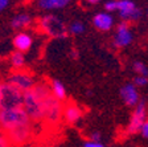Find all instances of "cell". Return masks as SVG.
<instances>
[{
  "instance_id": "cell-1",
  "label": "cell",
  "mask_w": 148,
  "mask_h": 147,
  "mask_svg": "<svg viewBox=\"0 0 148 147\" xmlns=\"http://www.w3.org/2000/svg\"><path fill=\"white\" fill-rule=\"evenodd\" d=\"M29 123H32V121L28 117L24 106L13 109H0V129L4 133L15 129L17 126L29 125Z\"/></svg>"
},
{
  "instance_id": "cell-2",
  "label": "cell",
  "mask_w": 148,
  "mask_h": 147,
  "mask_svg": "<svg viewBox=\"0 0 148 147\" xmlns=\"http://www.w3.org/2000/svg\"><path fill=\"white\" fill-rule=\"evenodd\" d=\"M24 109L32 122L44 121V98L40 97L33 89L24 93Z\"/></svg>"
},
{
  "instance_id": "cell-3",
  "label": "cell",
  "mask_w": 148,
  "mask_h": 147,
  "mask_svg": "<svg viewBox=\"0 0 148 147\" xmlns=\"http://www.w3.org/2000/svg\"><path fill=\"white\" fill-rule=\"evenodd\" d=\"M1 97H0V109H13L21 107L24 105V93L9 82L0 84Z\"/></svg>"
},
{
  "instance_id": "cell-4",
  "label": "cell",
  "mask_w": 148,
  "mask_h": 147,
  "mask_svg": "<svg viewBox=\"0 0 148 147\" xmlns=\"http://www.w3.org/2000/svg\"><path fill=\"white\" fill-rule=\"evenodd\" d=\"M64 118V105L50 93L44 98V121L48 125H57Z\"/></svg>"
},
{
  "instance_id": "cell-5",
  "label": "cell",
  "mask_w": 148,
  "mask_h": 147,
  "mask_svg": "<svg viewBox=\"0 0 148 147\" xmlns=\"http://www.w3.org/2000/svg\"><path fill=\"white\" fill-rule=\"evenodd\" d=\"M40 27L44 33L54 39H66L68 37V28L60 17L54 15H46L40 20Z\"/></svg>"
},
{
  "instance_id": "cell-6",
  "label": "cell",
  "mask_w": 148,
  "mask_h": 147,
  "mask_svg": "<svg viewBox=\"0 0 148 147\" xmlns=\"http://www.w3.org/2000/svg\"><path fill=\"white\" fill-rule=\"evenodd\" d=\"M145 117H147V107H145V102L140 101L138 105L135 106L131 118H130L128 126L126 129V134L127 135H135L138 133H140L143 125L145 122Z\"/></svg>"
},
{
  "instance_id": "cell-7",
  "label": "cell",
  "mask_w": 148,
  "mask_h": 147,
  "mask_svg": "<svg viewBox=\"0 0 148 147\" xmlns=\"http://www.w3.org/2000/svg\"><path fill=\"white\" fill-rule=\"evenodd\" d=\"M11 85L16 86L18 90H21L23 93H27L29 90H32L36 85V80H34V77L32 76L29 72L27 70H16L13 72L11 76L8 77V81Z\"/></svg>"
},
{
  "instance_id": "cell-8",
  "label": "cell",
  "mask_w": 148,
  "mask_h": 147,
  "mask_svg": "<svg viewBox=\"0 0 148 147\" xmlns=\"http://www.w3.org/2000/svg\"><path fill=\"white\" fill-rule=\"evenodd\" d=\"M5 135L11 144H15V146L25 144L27 142L31 141V138L33 137L32 123L17 126V127H15V129H12V130H8V131H5Z\"/></svg>"
},
{
  "instance_id": "cell-9",
  "label": "cell",
  "mask_w": 148,
  "mask_h": 147,
  "mask_svg": "<svg viewBox=\"0 0 148 147\" xmlns=\"http://www.w3.org/2000/svg\"><path fill=\"white\" fill-rule=\"evenodd\" d=\"M132 43V33L130 31L128 21H120L116 27V32L114 35V45L116 48H124Z\"/></svg>"
},
{
  "instance_id": "cell-10",
  "label": "cell",
  "mask_w": 148,
  "mask_h": 147,
  "mask_svg": "<svg viewBox=\"0 0 148 147\" xmlns=\"http://www.w3.org/2000/svg\"><path fill=\"white\" fill-rule=\"evenodd\" d=\"M120 97H122L123 102L126 104V106L128 107H135L140 102L139 93L135 84H124L122 86V89H120Z\"/></svg>"
},
{
  "instance_id": "cell-11",
  "label": "cell",
  "mask_w": 148,
  "mask_h": 147,
  "mask_svg": "<svg viewBox=\"0 0 148 147\" xmlns=\"http://www.w3.org/2000/svg\"><path fill=\"white\" fill-rule=\"evenodd\" d=\"M92 25L99 29L101 32H107L110 31L112 25H114V19L110 13L107 12H101L97 13L94 17H92Z\"/></svg>"
},
{
  "instance_id": "cell-12",
  "label": "cell",
  "mask_w": 148,
  "mask_h": 147,
  "mask_svg": "<svg viewBox=\"0 0 148 147\" xmlns=\"http://www.w3.org/2000/svg\"><path fill=\"white\" fill-rule=\"evenodd\" d=\"M82 118V110L75 104H66L64 106V119L69 125H74Z\"/></svg>"
},
{
  "instance_id": "cell-13",
  "label": "cell",
  "mask_w": 148,
  "mask_h": 147,
  "mask_svg": "<svg viewBox=\"0 0 148 147\" xmlns=\"http://www.w3.org/2000/svg\"><path fill=\"white\" fill-rule=\"evenodd\" d=\"M32 44H33V39H32L31 35L25 33V32H20L13 37V46L17 52H27L32 48Z\"/></svg>"
},
{
  "instance_id": "cell-14",
  "label": "cell",
  "mask_w": 148,
  "mask_h": 147,
  "mask_svg": "<svg viewBox=\"0 0 148 147\" xmlns=\"http://www.w3.org/2000/svg\"><path fill=\"white\" fill-rule=\"evenodd\" d=\"M31 23H32L31 16L27 15V13H20V15H16L15 17L12 19L11 25H12L13 29H24V28H27Z\"/></svg>"
},
{
  "instance_id": "cell-15",
  "label": "cell",
  "mask_w": 148,
  "mask_h": 147,
  "mask_svg": "<svg viewBox=\"0 0 148 147\" xmlns=\"http://www.w3.org/2000/svg\"><path fill=\"white\" fill-rule=\"evenodd\" d=\"M50 90H52V94L56 98H58L60 101H64L66 98V89H65V85L58 80H53L50 82Z\"/></svg>"
},
{
  "instance_id": "cell-16",
  "label": "cell",
  "mask_w": 148,
  "mask_h": 147,
  "mask_svg": "<svg viewBox=\"0 0 148 147\" xmlns=\"http://www.w3.org/2000/svg\"><path fill=\"white\" fill-rule=\"evenodd\" d=\"M70 3V0H40L38 6L42 9H57L64 8Z\"/></svg>"
},
{
  "instance_id": "cell-17",
  "label": "cell",
  "mask_w": 148,
  "mask_h": 147,
  "mask_svg": "<svg viewBox=\"0 0 148 147\" xmlns=\"http://www.w3.org/2000/svg\"><path fill=\"white\" fill-rule=\"evenodd\" d=\"M136 6L131 1V0H118L116 1V11L119 13H126L135 9Z\"/></svg>"
},
{
  "instance_id": "cell-18",
  "label": "cell",
  "mask_w": 148,
  "mask_h": 147,
  "mask_svg": "<svg viewBox=\"0 0 148 147\" xmlns=\"http://www.w3.org/2000/svg\"><path fill=\"white\" fill-rule=\"evenodd\" d=\"M24 62H25V57L23 52H17L16 50V52H13L11 55V64H12V66L20 69V68L24 66Z\"/></svg>"
},
{
  "instance_id": "cell-19",
  "label": "cell",
  "mask_w": 148,
  "mask_h": 147,
  "mask_svg": "<svg viewBox=\"0 0 148 147\" xmlns=\"http://www.w3.org/2000/svg\"><path fill=\"white\" fill-rule=\"evenodd\" d=\"M120 17L123 19L124 21H130V20H139L140 16H142V11L139 8H135L130 12H126V13H119Z\"/></svg>"
},
{
  "instance_id": "cell-20",
  "label": "cell",
  "mask_w": 148,
  "mask_h": 147,
  "mask_svg": "<svg viewBox=\"0 0 148 147\" xmlns=\"http://www.w3.org/2000/svg\"><path fill=\"white\" fill-rule=\"evenodd\" d=\"M68 31L71 35H82L85 32V24H82L81 21H73L68 27Z\"/></svg>"
},
{
  "instance_id": "cell-21",
  "label": "cell",
  "mask_w": 148,
  "mask_h": 147,
  "mask_svg": "<svg viewBox=\"0 0 148 147\" xmlns=\"http://www.w3.org/2000/svg\"><path fill=\"white\" fill-rule=\"evenodd\" d=\"M134 70L138 73V76H144V77H148V68L145 66L143 62L140 61H135L132 65Z\"/></svg>"
},
{
  "instance_id": "cell-22",
  "label": "cell",
  "mask_w": 148,
  "mask_h": 147,
  "mask_svg": "<svg viewBox=\"0 0 148 147\" xmlns=\"http://www.w3.org/2000/svg\"><path fill=\"white\" fill-rule=\"evenodd\" d=\"M134 84H135V86H145L148 84V77L136 76L135 78H134Z\"/></svg>"
},
{
  "instance_id": "cell-23",
  "label": "cell",
  "mask_w": 148,
  "mask_h": 147,
  "mask_svg": "<svg viewBox=\"0 0 148 147\" xmlns=\"http://www.w3.org/2000/svg\"><path fill=\"white\" fill-rule=\"evenodd\" d=\"M9 141L4 131H0V147H9Z\"/></svg>"
},
{
  "instance_id": "cell-24",
  "label": "cell",
  "mask_w": 148,
  "mask_h": 147,
  "mask_svg": "<svg viewBox=\"0 0 148 147\" xmlns=\"http://www.w3.org/2000/svg\"><path fill=\"white\" fill-rule=\"evenodd\" d=\"M105 9L107 12L115 11V9H116V0H110V1H107V3L105 4Z\"/></svg>"
},
{
  "instance_id": "cell-25",
  "label": "cell",
  "mask_w": 148,
  "mask_h": 147,
  "mask_svg": "<svg viewBox=\"0 0 148 147\" xmlns=\"http://www.w3.org/2000/svg\"><path fill=\"white\" fill-rule=\"evenodd\" d=\"M83 147H105V144L101 142H92V141H87L83 143Z\"/></svg>"
},
{
  "instance_id": "cell-26",
  "label": "cell",
  "mask_w": 148,
  "mask_h": 147,
  "mask_svg": "<svg viewBox=\"0 0 148 147\" xmlns=\"http://www.w3.org/2000/svg\"><path fill=\"white\" fill-rule=\"evenodd\" d=\"M89 139H90V141H92V142H101V134H99L98 131H95V133H90Z\"/></svg>"
},
{
  "instance_id": "cell-27",
  "label": "cell",
  "mask_w": 148,
  "mask_h": 147,
  "mask_svg": "<svg viewBox=\"0 0 148 147\" xmlns=\"http://www.w3.org/2000/svg\"><path fill=\"white\" fill-rule=\"evenodd\" d=\"M140 133H142L143 138L148 141V121H145V122H144V125H143V127H142V130H140Z\"/></svg>"
},
{
  "instance_id": "cell-28",
  "label": "cell",
  "mask_w": 148,
  "mask_h": 147,
  "mask_svg": "<svg viewBox=\"0 0 148 147\" xmlns=\"http://www.w3.org/2000/svg\"><path fill=\"white\" fill-rule=\"evenodd\" d=\"M9 4V0H0V12L5 9V7Z\"/></svg>"
},
{
  "instance_id": "cell-29",
  "label": "cell",
  "mask_w": 148,
  "mask_h": 147,
  "mask_svg": "<svg viewBox=\"0 0 148 147\" xmlns=\"http://www.w3.org/2000/svg\"><path fill=\"white\" fill-rule=\"evenodd\" d=\"M85 1H87V3H90V4H97V3H99L101 0H85Z\"/></svg>"
},
{
  "instance_id": "cell-30",
  "label": "cell",
  "mask_w": 148,
  "mask_h": 147,
  "mask_svg": "<svg viewBox=\"0 0 148 147\" xmlns=\"http://www.w3.org/2000/svg\"><path fill=\"white\" fill-rule=\"evenodd\" d=\"M70 56H71V57H74V58H77V57H78V55H77V50H71Z\"/></svg>"
},
{
  "instance_id": "cell-31",
  "label": "cell",
  "mask_w": 148,
  "mask_h": 147,
  "mask_svg": "<svg viewBox=\"0 0 148 147\" xmlns=\"http://www.w3.org/2000/svg\"><path fill=\"white\" fill-rule=\"evenodd\" d=\"M0 97H1V88H0Z\"/></svg>"
}]
</instances>
